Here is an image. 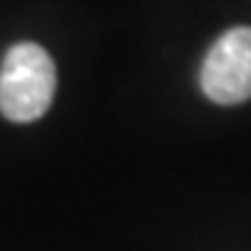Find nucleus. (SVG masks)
Listing matches in <instances>:
<instances>
[{
  "label": "nucleus",
  "instance_id": "1",
  "mask_svg": "<svg viewBox=\"0 0 251 251\" xmlns=\"http://www.w3.org/2000/svg\"><path fill=\"white\" fill-rule=\"evenodd\" d=\"M56 95V64L42 45L17 42L0 64V112L11 123H31L45 115Z\"/></svg>",
  "mask_w": 251,
  "mask_h": 251
},
{
  "label": "nucleus",
  "instance_id": "2",
  "mask_svg": "<svg viewBox=\"0 0 251 251\" xmlns=\"http://www.w3.org/2000/svg\"><path fill=\"white\" fill-rule=\"evenodd\" d=\"M201 90L221 106L251 98V28L237 25L215 39L201 64Z\"/></svg>",
  "mask_w": 251,
  "mask_h": 251
}]
</instances>
